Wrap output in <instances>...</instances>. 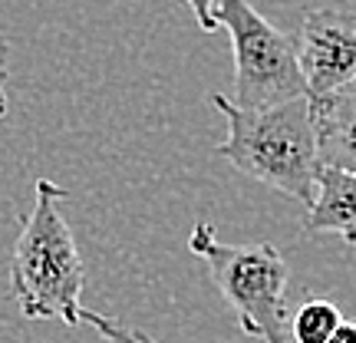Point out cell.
I'll use <instances>...</instances> for the list:
<instances>
[{
  "label": "cell",
  "mask_w": 356,
  "mask_h": 343,
  "mask_svg": "<svg viewBox=\"0 0 356 343\" xmlns=\"http://www.w3.org/2000/svg\"><path fill=\"white\" fill-rule=\"evenodd\" d=\"M211 102L228 122V136L215 149L221 159L267 189L284 191L304 208L317 202L323 168L317 159V132L307 96L267 109H238L221 93H211Z\"/></svg>",
  "instance_id": "1"
},
{
  "label": "cell",
  "mask_w": 356,
  "mask_h": 343,
  "mask_svg": "<svg viewBox=\"0 0 356 343\" xmlns=\"http://www.w3.org/2000/svg\"><path fill=\"white\" fill-rule=\"evenodd\" d=\"M70 191L50 178H40L33 208L20 221L10 255V291L26 320H63L76 327L83 314L86 267L76 238L63 218Z\"/></svg>",
  "instance_id": "2"
},
{
  "label": "cell",
  "mask_w": 356,
  "mask_h": 343,
  "mask_svg": "<svg viewBox=\"0 0 356 343\" xmlns=\"http://www.w3.org/2000/svg\"><path fill=\"white\" fill-rule=\"evenodd\" d=\"M188 251L204 261L211 284L248 337L261 343L291 340V324L284 310L287 264L274 244H225L218 241L208 221H198L188 234Z\"/></svg>",
  "instance_id": "3"
},
{
  "label": "cell",
  "mask_w": 356,
  "mask_h": 343,
  "mask_svg": "<svg viewBox=\"0 0 356 343\" xmlns=\"http://www.w3.org/2000/svg\"><path fill=\"white\" fill-rule=\"evenodd\" d=\"M204 33L225 30L234 50V93L228 99L238 109H267L307 96V83L297 60V43L280 33L274 24L244 3V0H218V3H191Z\"/></svg>",
  "instance_id": "4"
},
{
  "label": "cell",
  "mask_w": 356,
  "mask_h": 343,
  "mask_svg": "<svg viewBox=\"0 0 356 343\" xmlns=\"http://www.w3.org/2000/svg\"><path fill=\"white\" fill-rule=\"evenodd\" d=\"M297 60L307 83V96H330L353 89L356 83V13L353 10H310L300 26Z\"/></svg>",
  "instance_id": "5"
},
{
  "label": "cell",
  "mask_w": 356,
  "mask_h": 343,
  "mask_svg": "<svg viewBox=\"0 0 356 343\" xmlns=\"http://www.w3.org/2000/svg\"><path fill=\"white\" fill-rule=\"evenodd\" d=\"M310 115L317 132L320 168L356 175V89L310 99Z\"/></svg>",
  "instance_id": "6"
},
{
  "label": "cell",
  "mask_w": 356,
  "mask_h": 343,
  "mask_svg": "<svg viewBox=\"0 0 356 343\" xmlns=\"http://www.w3.org/2000/svg\"><path fill=\"white\" fill-rule=\"evenodd\" d=\"M304 231L310 234H340L350 248H356V175L343 172H320L317 202L307 208Z\"/></svg>",
  "instance_id": "7"
},
{
  "label": "cell",
  "mask_w": 356,
  "mask_h": 343,
  "mask_svg": "<svg viewBox=\"0 0 356 343\" xmlns=\"http://www.w3.org/2000/svg\"><path fill=\"white\" fill-rule=\"evenodd\" d=\"M287 324H291L293 343H327L343 324V314L330 301H307L297 307V314Z\"/></svg>",
  "instance_id": "8"
},
{
  "label": "cell",
  "mask_w": 356,
  "mask_h": 343,
  "mask_svg": "<svg viewBox=\"0 0 356 343\" xmlns=\"http://www.w3.org/2000/svg\"><path fill=\"white\" fill-rule=\"evenodd\" d=\"M79 324H89L92 330H99L106 340H113V343H159V340H152L149 333L129 330V327H122V324H115L113 317H106V314H99V310H89V307H83Z\"/></svg>",
  "instance_id": "9"
},
{
  "label": "cell",
  "mask_w": 356,
  "mask_h": 343,
  "mask_svg": "<svg viewBox=\"0 0 356 343\" xmlns=\"http://www.w3.org/2000/svg\"><path fill=\"white\" fill-rule=\"evenodd\" d=\"M7 33H3V24H0V119L7 115Z\"/></svg>",
  "instance_id": "10"
},
{
  "label": "cell",
  "mask_w": 356,
  "mask_h": 343,
  "mask_svg": "<svg viewBox=\"0 0 356 343\" xmlns=\"http://www.w3.org/2000/svg\"><path fill=\"white\" fill-rule=\"evenodd\" d=\"M327 343H356V324H350V320H343L340 327H337V333H333Z\"/></svg>",
  "instance_id": "11"
}]
</instances>
